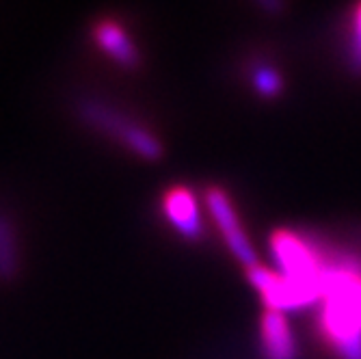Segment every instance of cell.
Returning a JSON list of instances; mask_svg holds the SVG:
<instances>
[{
	"instance_id": "cell-7",
	"label": "cell",
	"mask_w": 361,
	"mask_h": 359,
	"mask_svg": "<svg viewBox=\"0 0 361 359\" xmlns=\"http://www.w3.org/2000/svg\"><path fill=\"white\" fill-rule=\"evenodd\" d=\"M95 44L100 46L113 61H117L123 68H137L139 65V52L137 46L128 39L126 30L113 22V20H102L97 22L93 28Z\"/></svg>"
},
{
	"instance_id": "cell-3",
	"label": "cell",
	"mask_w": 361,
	"mask_h": 359,
	"mask_svg": "<svg viewBox=\"0 0 361 359\" xmlns=\"http://www.w3.org/2000/svg\"><path fill=\"white\" fill-rule=\"evenodd\" d=\"M247 275H249L251 284L257 288L262 299H264L267 308L273 310V312L301 308V305L314 303L318 297H322L320 279L286 277V275H277V273L259 267V264L247 269Z\"/></svg>"
},
{
	"instance_id": "cell-4",
	"label": "cell",
	"mask_w": 361,
	"mask_h": 359,
	"mask_svg": "<svg viewBox=\"0 0 361 359\" xmlns=\"http://www.w3.org/2000/svg\"><path fill=\"white\" fill-rule=\"evenodd\" d=\"M206 204H208V210L219 225V230H221L227 247L232 249V253L236 255V260H240L243 264H247V269L255 267L257 264L255 253L249 245L247 234L243 232L238 214H236V210H234L227 195L221 188H208L206 190Z\"/></svg>"
},
{
	"instance_id": "cell-1",
	"label": "cell",
	"mask_w": 361,
	"mask_h": 359,
	"mask_svg": "<svg viewBox=\"0 0 361 359\" xmlns=\"http://www.w3.org/2000/svg\"><path fill=\"white\" fill-rule=\"evenodd\" d=\"M322 329L346 359H361V275L322 267Z\"/></svg>"
},
{
	"instance_id": "cell-9",
	"label": "cell",
	"mask_w": 361,
	"mask_h": 359,
	"mask_svg": "<svg viewBox=\"0 0 361 359\" xmlns=\"http://www.w3.org/2000/svg\"><path fill=\"white\" fill-rule=\"evenodd\" d=\"M18 243L16 230L7 217L0 214V279L11 281L18 275Z\"/></svg>"
},
{
	"instance_id": "cell-2",
	"label": "cell",
	"mask_w": 361,
	"mask_h": 359,
	"mask_svg": "<svg viewBox=\"0 0 361 359\" xmlns=\"http://www.w3.org/2000/svg\"><path fill=\"white\" fill-rule=\"evenodd\" d=\"M80 117L89 126L102 130L104 135L117 139L121 145H126L130 152H135L137 156L145 160H158L162 156V143L149 133V130L135 123L123 113L109 109L102 102H82Z\"/></svg>"
},
{
	"instance_id": "cell-10",
	"label": "cell",
	"mask_w": 361,
	"mask_h": 359,
	"mask_svg": "<svg viewBox=\"0 0 361 359\" xmlns=\"http://www.w3.org/2000/svg\"><path fill=\"white\" fill-rule=\"evenodd\" d=\"M255 87H257L262 93L273 95V93H277V91H279L281 80H279L277 72H273V70L264 68V70H257V72H255Z\"/></svg>"
},
{
	"instance_id": "cell-8",
	"label": "cell",
	"mask_w": 361,
	"mask_h": 359,
	"mask_svg": "<svg viewBox=\"0 0 361 359\" xmlns=\"http://www.w3.org/2000/svg\"><path fill=\"white\" fill-rule=\"evenodd\" d=\"M262 344L269 359H292L294 342L281 312L267 310L262 316Z\"/></svg>"
},
{
	"instance_id": "cell-6",
	"label": "cell",
	"mask_w": 361,
	"mask_h": 359,
	"mask_svg": "<svg viewBox=\"0 0 361 359\" xmlns=\"http://www.w3.org/2000/svg\"><path fill=\"white\" fill-rule=\"evenodd\" d=\"M162 210H165L167 219L176 230L190 241H197L204 232L202 225V214L197 208V200L192 197V193L184 186H176L165 193L162 200Z\"/></svg>"
},
{
	"instance_id": "cell-11",
	"label": "cell",
	"mask_w": 361,
	"mask_h": 359,
	"mask_svg": "<svg viewBox=\"0 0 361 359\" xmlns=\"http://www.w3.org/2000/svg\"><path fill=\"white\" fill-rule=\"evenodd\" d=\"M357 35L361 37V7L357 9Z\"/></svg>"
},
{
	"instance_id": "cell-5",
	"label": "cell",
	"mask_w": 361,
	"mask_h": 359,
	"mask_svg": "<svg viewBox=\"0 0 361 359\" xmlns=\"http://www.w3.org/2000/svg\"><path fill=\"white\" fill-rule=\"evenodd\" d=\"M273 253L277 255L286 277L297 279H320L322 267L312 253V249L292 232L279 230L271 238Z\"/></svg>"
}]
</instances>
